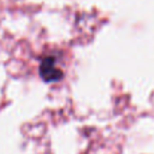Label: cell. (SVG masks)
<instances>
[{"label": "cell", "instance_id": "obj_1", "mask_svg": "<svg viewBox=\"0 0 154 154\" xmlns=\"http://www.w3.org/2000/svg\"><path fill=\"white\" fill-rule=\"evenodd\" d=\"M40 72L43 79L52 82V81H58L61 78L63 72L57 66L55 59L53 57H47L42 60L41 66H40Z\"/></svg>", "mask_w": 154, "mask_h": 154}]
</instances>
